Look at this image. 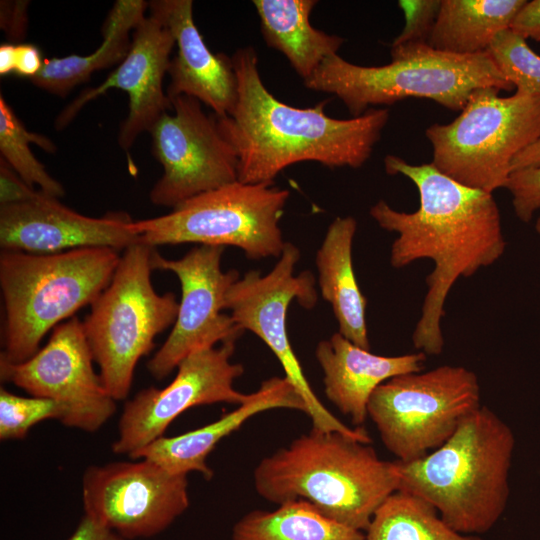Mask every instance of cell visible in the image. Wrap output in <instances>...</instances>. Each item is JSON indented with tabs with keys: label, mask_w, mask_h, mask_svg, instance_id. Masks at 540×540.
Wrapping results in <instances>:
<instances>
[{
	"label": "cell",
	"mask_w": 540,
	"mask_h": 540,
	"mask_svg": "<svg viewBox=\"0 0 540 540\" xmlns=\"http://www.w3.org/2000/svg\"><path fill=\"white\" fill-rule=\"evenodd\" d=\"M384 166L387 174H401L413 182L419 207L403 212L379 200L369 214L379 227L397 234L390 249L392 267L400 269L421 259L434 263L412 342L426 355H439L444 347V304L451 288L505 252L499 208L493 194L458 183L432 162L414 165L387 155Z\"/></svg>",
	"instance_id": "obj_1"
},
{
	"label": "cell",
	"mask_w": 540,
	"mask_h": 540,
	"mask_svg": "<svg viewBox=\"0 0 540 540\" xmlns=\"http://www.w3.org/2000/svg\"><path fill=\"white\" fill-rule=\"evenodd\" d=\"M231 59L236 104L228 116H216L237 154L239 182L274 183L282 170L303 161L359 168L370 158L390 118L388 109L371 108L358 117L336 119L325 113L329 99L314 107L290 106L266 89L253 47L238 49Z\"/></svg>",
	"instance_id": "obj_2"
},
{
	"label": "cell",
	"mask_w": 540,
	"mask_h": 540,
	"mask_svg": "<svg viewBox=\"0 0 540 540\" xmlns=\"http://www.w3.org/2000/svg\"><path fill=\"white\" fill-rule=\"evenodd\" d=\"M253 482L269 502L302 500L364 532L381 504L398 490L399 475L397 462L380 459L370 443L312 428L264 457Z\"/></svg>",
	"instance_id": "obj_3"
},
{
	"label": "cell",
	"mask_w": 540,
	"mask_h": 540,
	"mask_svg": "<svg viewBox=\"0 0 540 540\" xmlns=\"http://www.w3.org/2000/svg\"><path fill=\"white\" fill-rule=\"evenodd\" d=\"M514 448L509 425L481 405L439 448L410 462L396 461L398 490L426 500L454 530L484 534L505 512Z\"/></svg>",
	"instance_id": "obj_4"
},
{
	"label": "cell",
	"mask_w": 540,
	"mask_h": 540,
	"mask_svg": "<svg viewBox=\"0 0 540 540\" xmlns=\"http://www.w3.org/2000/svg\"><path fill=\"white\" fill-rule=\"evenodd\" d=\"M120 256L106 247L55 254L3 251L0 287L4 326L0 361L21 363L42 338L99 297L112 280Z\"/></svg>",
	"instance_id": "obj_5"
},
{
	"label": "cell",
	"mask_w": 540,
	"mask_h": 540,
	"mask_svg": "<svg viewBox=\"0 0 540 540\" xmlns=\"http://www.w3.org/2000/svg\"><path fill=\"white\" fill-rule=\"evenodd\" d=\"M390 55L391 62L383 66H360L338 54L329 56L304 85L335 95L352 117L364 114L370 106L391 105L411 97L433 100L457 111L478 88L514 89L488 52L457 55L429 44H406L391 46Z\"/></svg>",
	"instance_id": "obj_6"
},
{
	"label": "cell",
	"mask_w": 540,
	"mask_h": 540,
	"mask_svg": "<svg viewBox=\"0 0 540 540\" xmlns=\"http://www.w3.org/2000/svg\"><path fill=\"white\" fill-rule=\"evenodd\" d=\"M155 247L137 242L124 250L111 282L82 322L101 380L114 400L128 397L138 361L175 322L179 302L151 282Z\"/></svg>",
	"instance_id": "obj_7"
},
{
	"label": "cell",
	"mask_w": 540,
	"mask_h": 540,
	"mask_svg": "<svg viewBox=\"0 0 540 540\" xmlns=\"http://www.w3.org/2000/svg\"><path fill=\"white\" fill-rule=\"evenodd\" d=\"M499 91L474 90L457 118L425 131L439 171L491 194L505 188L513 159L540 138V97Z\"/></svg>",
	"instance_id": "obj_8"
},
{
	"label": "cell",
	"mask_w": 540,
	"mask_h": 540,
	"mask_svg": "<svg viewBox=\"0 0 540 540\" xmlns=\"http://www.w3.org/2000/svg\"><path fill=\"white\" fill-rule=\"evenodd\" d=\"M290 196L274 183L239 181L196 195L156 218L131 222L139 242L156 247L196 243L234 246L250 259L281 255L279 221Z\"/></svg>",
	"instance_id": "obj_9"
},
{
	"label": "cell",
	"mask_w": 540,
	"mask_h": 540,
	"mask_svg": "<svg viewBox=\"0 0 540 540\" xmlns=\"http://www.w3.org/2000/svg\"><path fill=\"white\" fill-rule=\"evenodd\" d=\"M480 406L477 375L442 365L385 381L372 393L367 412L387 450L410 462L443 445Z\"/></svg>",
	"instance_id": "obj_10"
},
{
	"label": "cell",
	"mask_w": 540,
	"mask_h": 540,
	"mask_svg": "<svg viewBox=\"0 0 540 540\" xmlns=\"http://www.w3.org/2000/svg\"><path fill=\"white\" fill-rule=\"evenodd\" d=\"M299 259V249L286 242L277 263L268 274L261 275L259 271L250 270L231 285L225 295L224 309L230 310L240 330L253 332L274 353L285 372V378L304 400L312 428L339 432L370 443L371 437L363 427L345 425L322 404L290 344L286 324L290 303L296 299L302 307L311 309L317 302L313 274L309 271L294 274Z\"/></svg>",
	"instance_id": "obj_11"
},
{
	"label": "cell",
	"mask_w": 540,
	"mask_h": 540,
	"mask_svg": "<svg viewBox=\"0 0 540 540\" xmlns=\"http://www.w3.org/2000/svg\"><path fill=\"white\" fill-rule=\"evenodd\" d=\"M152 127V151L163 168L150 191L156 206L175 208L182 202L238 181V157L223 136L215 114L207 115L201 102L187 95L171 100Z\"/></svg>",
	"instance_id": "obj_12"
},
{
	"label": "cell",
	"mask_w": 540,
	"mask_h": 540,
	"mask_svg": "<svg viewBox=\"0 0 540 540\" xmlns=\"http://www.w3.org/2000/svg\"><path fill=\"white\" fill-rule=\"evenodd\" d=\"M83 324L72 317L59 324L46 345L21 363L0 361V378L35 397L56 401L64 426L93 433L115 413L116 404L93 367Z\"/></svg>",
	"instance_id": "obj_13"
},
{
	"label": "cell",
	"mask_w": 540,
	"mask_h": 540,
	"mask_svg": "<svg viewBox=\"0 0 540 540\" xmlns=\"http://www.w3.org/2000/svg\"><path fill=\"white\" fill-rule=\"evenodd\" d=\"M236 341L190 353L178 364L175 378L166 387H148L127 400L112 451L129 456L164 436L168 426L190 408L215 403L239 406L246 402L251 393L234 388V381L244 373L242 364L231 361Z\"/></svg>",
	"instance_id": "obj_14"
},
{
	"label": "cell",
	"mask_w": 540,
	"mask_h": 540,
	"mask_svg": "<svg viewBox=\"0 0 540 540\" xmlns=\"http://www.w3.org/2000/svg\"><path fill=\"white\" fill-rule=\"evenodd\" d=\"M137 460L91 465L82 477L84 514L127 540L158 535L190 504L187 476Z\"/></svg>",
	"instance_id": "obj_15"
},
{
	"label": "cell",
	"mask_w": 540,
	"mask_h": 540,
	"mask_svg": "<svg viewBox=\"0 0 540 540\" xmlns=\"http://www.w3.org/2000/svg\"><path fill=\"white\" fill-rule=\"evenodd\" d=\"M224 248L199 245L180 259H166L155 250L153 269L173 272L182 290L173 329L147 363L155 379L167 377L190 353L237 340L243 333L231 315L222 312L228 289L240 278L235 269L222 270Z\"/></svg>",
	"instance_id": "obj_16"
},
{
	"label": "cell",
	"mask_w": 540,
	"mask_h": 540,
	"mask_svg": "<svg viewBox=\"0 0 540 540\" xmlns=\"http://www.w3.org/2000/svg\"><path fill=\"white\" fill-rule=\"evenodd\" d=\"M174 45L170 29L153 14L145 16L133 30L127 56L103 83L84 90L60 112L56 129L69 125L83 106L107 90L121 89L128 93L129 113L120 127L118 143L128 150L140 134L150 132L172 108L163 89V79L168 73Z\"/></svg>",
	"instance_id": "obj_17"
},
{
	"label": "cell",
	"mask_w": 540,
	"mask_h": 540,
	"mask_svg": "<svg viewBox=\"0 0 540 540\" xmlns=\"http://www.w3.org/2000/svg\"><path fill=\"white\" fill-rule=\"evenodd\" d=\"M132 221L124 212L88 217L38 191L28 200L0 204V247L31 254L89 247L125 250L139 242Z\"/></svg>",
	"instance_id": "obj_18"
},
{
	"label": "cell",
	"mask_w": 540,
	"mask_h": 540,
	"mask_svg": "<svg viewBox=\"0 0 540 540\" xmlns=\"http://www.w3.org/2000/svg\"><path fill=\"white\" fill-rule=\"evenodd\" d=\"M150 14L171 31L177 54L168 69L166 94L171 101L180 95L198 99L218 117L228 116L237 100V79L231 57L212 53L193 20L191 0L150 1Z\"/></svg>",
	"instance_id": "obj_19"
},
{
	"label": "cell",
	"mask_w": 540,
	"mask_h": 540,
	"mask_svg": "<svg viewBox=\"0 0 540 540\" xmlns=\"http://www.w3.org/2000/svg\"><path fill=\"white\" fill-rule=\"evenodd\" d=\"M272 409L307 413L304 400L290 382L285 377H272L262 382L246 402L218 420L177 436H162L129 457L149 460L173 475L197 472L210 480L213 470L207 465V458L217 444L253 416Z\"/></svg>",
	"instance_id": "obj_20"
},
{
	"label": "cell",
	"mask_w": 540,
	"mask_h": 540,
	"mask_svg": "<svg viewBox=\"0 0 540 540\" xmlns=\"http://www.w3.org/2000/svg\"><path fill=\"white\" fill-rule=\"evenodd\" d=\"M315 356L323 371L326 397L356 427H362L368 417V402L378 386L395 376L422 371L426 359L420 351L400 356L373 354L339 332L320 341Z\"/></svg>",
	"instance_id": "obj_21"
},
{
	"label": "cell",
	"mask_w": 540,
	"mask_h": 540,
	"mask_svg": "<svg viewBox=\"0 0 540 540\" xmlns=\"http://www.w3.org/2000/svg\"><path fill=\"white\" fill-rule=\"evenodd\" d=\"M356 230L357 221L352 216L335 218L317 250L315 263L318 286L332 307L338 332L355 345L370 350L367 299L359 288L352 260Z\"/></svg>",
	"instance_id": "obj_22"
},
{
	"label": "cell",
	"mask_w": 540,
	"mask_h": 540,
	"mask_svg": "<svg viewBox=\"0 0 540 540\" xmlns=\"http://www.w3.org/2000/svg\"><path fill=\"white\" fill-rule=\"evenodd\" d=\"M316 0H254L267 45L280 51L303 79L310 78L329 56L338 54L345 39L311 25Z\"/></svg>",
	"instance_id": "obj_23"
},
{
	"label": "cell",
	"mask_w": 540,
	"mask_h": 540,
	"mask_svg": "<svg viewBox=\"0 0 540 540\" xmlns=\"http://www.w3.org/2000/svg\"><path fill=\"white\" fill-rule=\"evenodd\" d=\"M148 7L143 0L116 1L103 25V41L94 52L44 59L39 73L29 80L49 93L65 96L95 71L120 64L131 47L130 32L145 17Z\"/></svg>",
	"instance_id": "obj_24"
},
{
	"label": "cell",
	"mask_w": 540,
	"mask_h": 540,
	"mask_svg": "<svg viewBox=\"0 0 540 540\" xmlns=\"http://www.w3.org/2000/svg\"><path fill=\"white\" fill-rule=\"evenodd\" d=\"M526 0H442L428 44L437 50L473 55L487 52L509 29Z\"/></svg>",
	"instance_id": "obj_25"
},
{
	"label": "cell",
	"mask_w": 540,
	"mask_h": 540,
	"mask_svg": "<svg viewBox=\"0 0 540 540\" xmlns=\"http://www.w3.org/2000/svg\"><path fill=\"white\" fill-rule=\"evenodd\" d=\"M232 540H366L365 533L296 500L272 511L252 510L232 530Z\"/></svg>",
	"instance_id": "obj_26"
},
{
	"label": "cell",
	"mask_w": 540,
	"mask_h": 540,
	"mask_svg": "<svg viewBox=\"0 0 540 540\" xmlns=\"http://www.w3.org/2000/svg\"><path fill=\"white\" fill-rule=\"evenodd\" d=\"M366 540H484L451 528L426 500L397 490L377 509Z\"/></svg>",
	"instance_id": "obj_27"
},
{
	"label": "cell",
	"mask_w": 540,
	"mask_h": 540,
	"mask_svg": "<svg viewBox=\"0 0 540 540\" xmlns=\"http://www.w3.org/2000/svg\"><path fill=\"white\" fill-rule=\"evenodd\" d=\"M30 143L37 144L49 153L56 151L55 144L49 138L30 132L25 128L1 94V159L30 187L37 185L40 191L57 199L64 196L63 186L50 176L44 165L33 155L29 147Z\"/></svg>",
	"instance_id": "obj_28"
},
{
	"label": "cell",
	"mask_w": 540,
	"mask_h": 540,
	"mask_svg": "<svg viewBox=\"0 0 540 540\" xmlns=\"http://www.w3.org/2000/svg\"><path fill=\"white\" fill-rule=\"evenodd\" d=\"M487 52L516 93L540 97V55L527 39L509 28L496 35Z\"/></svg>",
	"instance_id": "obj_29"
},
{
	"label": "cell",
	"mask_w": 540,
	"mask_h": 540,
	"mask_svg": "<svg viewBox=\"0 0 540 540\" xmlns=\"http://www.w3.org/2000/svg\"><path fill=\"white\" fill-rule=\"evenodd\" d=\"M62 407L54 400L23 397L0 389V440H23L30 429L48 419L61 421Z\"/></svg>",
	"instance_id": "obj_30"
},
{
	"label": "cell",
	"mask_w": 540,
	"mask_h": 540,
	"mask_svg": "<svg viewBox=\"0 0 540 540\" xmlns=\"http://www.w3.org/2000/svg\"><path fill=\"white\" fill-rule=\"evenodd\" d=\"M442 0H400L405 19L401 33L391 46L428 44Z\"/></svg>",
	"instance_id": "obj_31"
},
{
	"label": "cell",
	"mask_w": 540,
	"mask_h": 540,
	"mask_svg": "<svg viewBox=\"0 0 540 540\" xmlns=\"http://www.w3.org/2000/svg\"><path fill=\"white\" fill-rule=\"evenodd\" d=\"M519 220L528 223L540 210V166L511 172L505 185Z\"/></svg>",
	"instance_id": "obj_32"
},
{
	"label": "cell",
	"mask_w": 540,
	"mask_h": 540,
	"mask_svg": "<svg viewBox=\"0 0 540 540\" xmlns=\"http://www.w3.org/2000/svg\"><path fill=\"white\" fill-rule=\"evenodd\" d=\"M28 1H1L0 24L12 42L24 39L28 24Z\"/></svg>",
	"instance_id": "obj_33"
},
{
	"label": "cell",
	"mask_w": 540,
	"mask_h": 540,
	"mask_svg": "<svg viewBox=\"0 0 540 540\" xmlns=\"http://www.w3.org/2000/svg\"><path fill=\"white\" fill-rule=\"evenodd\" d=\"M0 180V204L28 200L38 192L26 184L3 159L0 164Z\"/></svg>",
	"instance_id": "obj_34"
},
{
	"label": "cell",
	"mask_w": 540,
	"mask_h": 540,
	"mask_svg": "<svg viewBox=\"0 0 540 540\" xmlns=\"http://www.w3.org/2000/svg\"><path fill=\"white\" fill-rule=\"evenodd\" d=\"M510 28L525 39L540 42V0L526 1Z\"/></svg>",
	"instance_id": "obj_35"
},
{
	"label": "cell",
	"mask_w": 540,
	"mask_h": 540,
	"mask_svg": "<svg viewBox=\"0 0 540 540\" xmlns=\"http://www.w3.org/2000/svg\"><path fill=\"white\" fill-rule=\"evenodd\" d=\"M44 60L37 46L33 44H15L13 73L29 79L36 76Z\"/></svg>",
	"instance_id": "obj_36"
},
{
	"label": "cell",
	"mask_w": 540,
	"mask_h": 540,
	"mask_svg": "<svg viewBox=\"0 0 540 540\" xmlns=\"http://www.w3.org/2000/svg\"><path fill=\"white\" fill-rule=\"evenodd\" d=\"M68 540H127L95 518L84 514Z\"/></svg>",
	"instance_id": "obj_37"
},
{
	"label": "cell",
	"mask_w": 540,
	"mask_h": 540,
	"mask_svg": "<svg viewBox=\"0 0 540 540\" xmlns=\"http://www.w3.org/2000/svg\"><path fill=\"white\" fill-rule=\"evenodd\" d=\"M540 166V138L520 152L512 161V172Z\"/></svg>",
	"instance_id": "obj_38"
},
{
	"label": "cell",
	"mask_w": 540,
	"mask_h": 540,
	"mask_svg": "<svg viewBox=\"0 0 540 540\" xmlns=\"http://www.w3.org/2000/svg\"><path fill=\"white\" fill-rule=\"evenodd\" d=\"M15 44L5 43L0 46V74L13 73Z\"/></svg>",
	"instance_id": "obj_39"
},
{
	"label": "cell",
	"mask_w": 540,
	"mask_h": 540,
	"mask_svg": "<svg viewBox=\"0 0 540 540\" xmlns=\"http://www.w3.org/2000/svg\"><path fill=\"white\" fill-rule=\"evenodd\" d=\"M535 230H536V232L540 235V216H539L538 219L536 220V223H535Z\"/></svg>",
	"instance_id": "obj_40"
}]
</instances>
